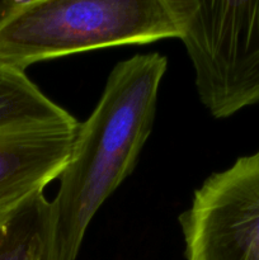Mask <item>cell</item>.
I'll return each instance as SVG.
<instances>
[{
  "instance_id": "1",
  "label": "cell",
  "mask_w": 259,
  "mask_h": 260,
  "mask_svg": "<svg viewBox=\"0 0 259 260\" xmlns=\"http://www.w3.org/2000/svg\"><path fill=\"white\" fill-rule=\"evenodd\" d=\"M167 57L135 55L107 79L98 104L79 124L73 149L50 202L53 239L61 260H76L91 218L136 165L151 134Z\"/></svg>"
},
{
  "instance_id": "2",
  "label": "cell",
  "mask_w": 259,
  "mask_h": 260,
  "mask_svg": "<svg viewBox=\"0 0 259 260\" xmlns=\"http://www.w3.org/2000/svg\"><path fill=\"white\" fill-rule=\"evenodd\" d=\"M179 36L180 0L0 3V62L23 71L61 56Z\"/></svg>"
},
{
  "instance_id": "3",
  "label": "cell",
  "mask_w": 259,
  "mask_h": 260,
  "mask_svg": "<svg viewBox=\"0 0 259 260\" xmlns=\"http://www.w3.org/2000/svg\"><path fill=\"white\" fill-rule=\"evenodd\" d=\"M179 38L211 116L259 103V0H180Z\"/></svg>"
},
{
  "instance_id": "4",
  "label": "cell",
  "mask_w": 259,
  "mask_h": 260,
  "mask_svg": "<svg viewBox=\"0 0 259 260\" xmlns=\"http://www.w3.org/2000/svg\"><path fill=\"white\" fill-rule=\"evenodd\" d=\"M79 124L24 71L0 62V220L60 177Z\"/></svg>"
},
{
  "instance_id": "5",
  "label": "cell",
  "mask_w": 259,
  "mask_h": 260,
  "mask_svg": "<svg viewBox=\"0 0 259 260\" xmlns=\"http://www.w3.org/2000/svg\"><path fill=\"white\" fill-rule=\"evenodd\" d=\"M179 222L187 260H259V150L211 175Z\"/></svg>"
},
{
  "instance_id": "6",
  "label": "cell",
  "mask_w": 259,
  "mask_h": 260,
  "mask_svg": "<svg viewBox=\"0 0 259 260\" xmlns=\"http://www.w3.org/2000/svg\"><path fill=\"white\" fill-rule=\"evenodd\" d=\"M0 260H61L53 239L50 202L43 193L0 220Z\"/></svg>"
}]
</instances>
